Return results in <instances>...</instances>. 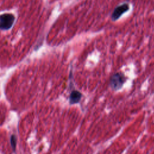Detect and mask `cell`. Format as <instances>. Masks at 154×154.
Wrapping results in <instances>:
<instances>
[{
  "label": "cell",
  "instance_id": "obj_1",
  "mask_svg": "<svg viewBox=\"0 0 154 154\" xmlns=\"http://www.w3.org/2000/svg\"><path fill=\"white\" fill-rule=\"evenodd\" d=\"M126 81V78L124 74L117 72L114 73L110 78L109 84L110 87L113 90H120L123 85L124 83Z\"/></svg>",
  "mask_w": 154,
  "mask_h": 154
},
{
  "label": "cell",
  "instance_id": "obj_2",
  "mask_svg": "<svg viewBox=\"0 0 154 154\" xmlns=\"http://www.w3.org/2000/svg\"><path fill=\"white\" fill-rule=\"evenodd\" d=\"M14 17L11 14L5 13L0 15V29H9L14 24Z\"/></svg>",
  "mask_w": 154,
  "mask_h": 154
},
{
  "label": "cell",
  "instance_id": "obj_3",
  "mask_svg": "<svg viewBox=\"0 0 154 154\" xmlns=\"http://www.w3.org/2000/svg\"><path fill=\"white\" fill-rule=\"evenodd\" d=\"M129 9V5L127 3H124L117 6L113 10L111 14V19L113 21H116L119 19L121 16Z\"/></svg>",
  "mask_w": 154,
  "mask_h": 154
},
{
  "label": "cell",
  "instance_id": "obj_4",
  "mask_svg": "<svg viewBox=\"0 0 154 154\" xmlns=\"http://www.w3.org/2000/svg\"><path fill=\"white\" fill-rule=\"evenodd\" d=\"M82 97L81 92L77 90H73L69 96V103L71 105L78 103Z\"/></svg>",
  "mask_w": 154,
  "mask_h": 154
},
{
  "label": "cell",
  "instance_id": "obj_5",
  "mask_svg": "<svg viewBox=\"0 0 154 154\" xmlns=\"http://www.w3.org/2000/svg\"><path fill=\"white\" fill-rule=\"evenodd\" d=\"M17 141V138L16 135L15 134H11L10 137V146L13 152H16Z\"/></svg>",
  "mask_w": 154,
  "mask_h": 154
}]
</instances>
